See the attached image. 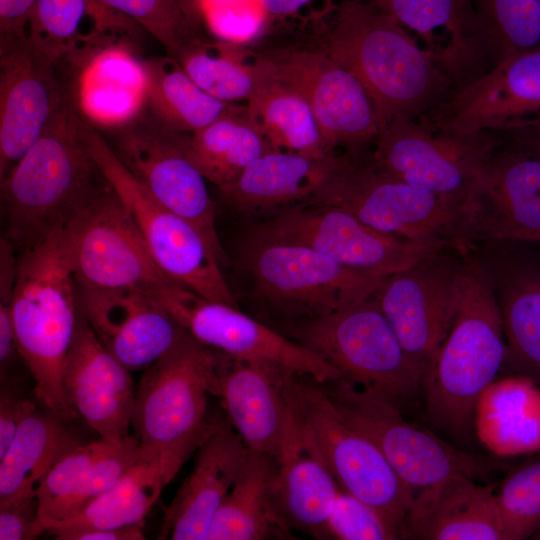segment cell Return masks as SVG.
<instances>
[{
    "label": "cell",
    "instance_id": "obj_1",
    "mask_svg": "<svg viewBox=\"0 0 540 540\" xmlns=\"http://www.w3.org/2000/svg\"><path fill=\"white\" fill-rule=\"evenodd\" d=\"M506 352L494 284L478 261L465 258L452 325L422 381L432 425L460 443L469 441L477 400L496 379Z\"/></svg>",
    "mask_w": 540,
    "mask_h": 540
},
{
    "label": "cell",
    "instance_id": "obj_2",
    "mask_svg": "<svg viewBox=\"0 0 540 540\" xmlns=\"http://www.w3.org/2000/svg\"><path fill=\"white\" fill-rule=\"evenodd\" d=\"M327 54L364 86L380 127L397 116L417 119L455 91L431 54L405 28L361 0H345L337 10Z\"/></svg>",
    "mask_w": 540,
    "mask_h": 540
},
{
    "label": "cell",
    "instance_id": "obj_3",
    "mask_svg": "<svg viewBox=\"0 0 540 540\" xmlns=\"http://www.w3.org/2000/svg\"><path fill=\"white\" fill-rule=\"evenodd\" d=\"M68 101L1 181L5 238L24 251L65 228L106 184Z\"/></svg>",
    "mask_w": 540,
    "mask_h": 540
},
{
    "label": "cell",
    "instance_id": "obj_4",
    "mask_svg": "<svg viewBox=\"0 0 540 540\" xmlns=\"http://www.w3.org/2000/svg\"><path fill=\"white\" fill-rule=\"evenodd\" d=\"M11 316L36 401L71 422L78 414L67 398L62 373L77 327L78 302L62 229L17 258Z\"/></svg>",
    "mask_w": 540,
    "mask_h": 540
},
{
    "label": "cell",
    "instance_id": "obj_5",
    "mask_svg": "<svg viewBox=\"0 0 540 540\" xmlns=\"http://www.w3.org/2000/svg\"><path fill=\"white\" fill-rule=\"evenodd\" d=\"M218 358L186 332L139 381L131 425L140 455L156 461L170 481L214 423L208 400L215 396Z\"/></svg>",
    "mask_w": 540,
    "mask_h": 540
},
{
    "label": "cell",
    "instance_id": "obj_6",
    "mask_svg": "<svg viewBox=\"0 0 540 540\" xmlns=\"http://www.w3.org/2000/svg\"><path fill=\"white\" fill-rule=\"evenodd\" d=\"M307 204L335 206L381 232L446 247L463 248L475 234L467 204L385 173L359 148L339 155L329 181Z\"/></svg>",
    "mask_w": 540,
    "mask_h": 540
},
{
    "label": "cell",
    "instance_id": "obj_7",
    "mask_svg": "<svg viewBox=\"0 0 540 540\" xmlns=\"http://www.w3.org/2000/svg\"><path fill=\"white\" fill-rule=\"evenodd\" d=\"M293 340L334 366L341 378L397 404L422 387L423 373L407 354L374 293L335 312L289 325Z\"/></svg>",
    "mask_w": 540,
    "mask_h": 540
},
{
    "label": "cell",
    "instance_id": "obj_8",
    "mask_svg": "<svg viewBox=\"0 0 540 540\" xmlns=\"http://www.w3.org/2000/svg\"><path fill=\"white\" fill-rule=\"evenodd\" d=\"M80 134L99 171L131 211L160 269L206 299L236 306L221 262L201 233L161 204L128 171L95 127L82 120Z\"/></svg>",
    "mask_w": 540,
    "mask_h": 540
},
{
    "label": "cell",
    "instance_id": "obj_9",
    "mask_svg": "<svg viewBox=\"0 0 540 540\" xmlns=\"http://www.w3.org/2000/svg\"><path fill=\"white\" fill-rule=\"evenodd\" d=\"M297 400L303 435L339 487L374 507L407 539L405 519L414 490L342 416L321 383L300 375Z\"/></svg>",
    "mask_w": 540,
    "mask_h": 540
},
{
    "label": "cell",
    "instance_id": "obj_10",
    "mask_svg": "<svg viewBox=\"0 0 540 540\" xmlns=\"http://www.w3.org/2000/svg\"><path fill=\"white\" fill-rule=\"evenodd\" d=\"M321 385L342 416L380 449L413 490L452 474L475 479L490 471L488 462L405 421L398 404L385 395L343 378Z\"/></svg>",
    "mask_w": 540,
    "mask_h": 540
},
{
    "label": "cell",
    "instance_id": "obj_11",
    "mask_svg": "<svg viewBox=\"0 0 540 540\" xmlns=\"http://www.w3.org/2000/svg\"><path fill=\"white\" fill-rule=\"evenodd\" d=\"M78 288L146 290L168 277L157 265L126 204L106 181L62 229Z\"/></svg>",
    "mask_w": 540,
    "mask_h": 540
},
{
    "label": "cell",
    "instance_id": "obj_12",
    "mask_svg": "<svg viewBox=\"0 0 540 540\" xmlns=\"http://www.w3.org/2000/svg\"><path fill=\"white\" fill-rule=\"evenodd\" d=\"M255 237L305 245L378 278L447 248L381 232L335 206L307 203L283 208L258 227Z\"/></svg>",
    "mask_w": 540,
    "mask_h": 540
},
{
    "label": "cell",
    "instance_id": "obj_13",
    "mask_svg": "<svg viewBox=\"0 0 540 540\" xmlns=\"http://www.w3.org/2000/svg\"><path fill=\"white\" fill-rule=\"evenodd\" d=\"M198 342L223 354L287 368L319 383L341 378L319 355L241 312L171 278L145 290Z\"/></svg>",
    "mask_w": 540,
    "mask_h": 540
},
{
    "label": "cell",
    "instance_id": "obj_14",
    "mask_svg": "<svg viewBox=\"0 0 540 540\" xmlns=\"http://www.w3.org/2000/svg\"><path fill=\"white\" fill-rule=\"evenodd\" d=\"M496 148L491 132H442L418 119L397 116L380 127L371 157L378 168L399 180L468 205Z\"/></svg>",
    "mask_w": 540,
    "mask_h": 540
},
{
    "label": "cell",
    "instance_id": "obj_15",
    "mask_svg": "<svg viewBox=\"0 0 540 540\" xmlns=\"http://www.w3.org/2000/svg\"><path fill=\"white\" fill-rule=\"evenodd\" d=\"M246 264L260 297L304 318L326 315L366 298L381 281L305 245L256 237Z\"/></svg>",
    "mask_w": 540,
    "mask_h": 540
},
{
    "label": "cell",
    "instance_id": "obj_16",
    "mask_svg": "<svg viewBox=\"0 0 540 540\" xmlns=\"http://www.w3.org/2000/svg\"><path fill=\"white\" fill-rule=\"evenodd\" d=\"M113 130L110 146L122 164L161 204L190 222L223 263L214 205L206 178L188 157V134L138 117Z\"/></svg>",
    "mask_w": 540,
    "mask_h": 540
},
{
    "label": "cell",
    "instance_id": "obj_17",
    "mask_svg": "<svg viewBox=\"0 0 540 540\" xmlns=\"http://www.w3.org/2000/svg\"><path fill=\"white\" fill-rule=\"evenodd\" d=\"M218 353L215 396L230 425L249 450L278 462L300 428V375L276 364Z\"/></svg>",
    "mask_w": 540,
    "mask_h": 540
},
{
    "label": "cell",
    "instance_id": "obj_18",
    "mask_svg": "<svg viewBox=\"0 0 540 540\" xmlns=\"http://www.w3.org/2000/svg\"><path fill=\"white\" fill-rule=\"evenodd\" d=\"M417 119L454 134L539 126L540 48L502 60Z\"/></svg>",
    "mask_w": 540,
    "mask_h": 540
},
{
    "label": "cell",
    "instance_id": "obj_19",
    "mask_svg": "<svg viewBox=\"0 0 540 540\" xmlns=\"http://www.w3.org/2000/svg\"><path fill=\"white\" fill-rule=\"evenodd\" d=\"M443 251L382 277L374 292L423 376L449 332L456 309L461 263L443 255Z\"/></svg>",
    "mask_w": 540,
    "mask_h": 540
},
{
    "label": "cell",
    "instance_id": "obj_20",
    "mask_svg": "<svg viewBox=\"0 0 540 540\" xmlns=\"http://www.w3.org/2000/svg\"><path fill=\"white\" fill-rule=\"evenodd\" d=\"M275 77L301 94L317 121L326 147L360 148L376 141L380 121L360 81L328 54L295 52L272 61Z\"/></svg>",
    "mask_w": 540,
    "mask_h": 540
},
{
    "label": "cell",
    "instance_id": "obj_21",
    "mask_svg": "<svg viewBox=\"0 0 540 540\" xmlns=\"http://www.w3.org/2000/svg\"><path fill=\"white\" fill-rule=\"evenodd\" d=\"M77 286V285H76ZM78 310L106 350L126 369H146L187 332L147 292L77 287Z\"/></svg>",
    "mask_w": 540,
    "mask_h": 540
},
{
    "label": "cell",
    "instance_id": "obj_22",
    "mask_svg": "<svg viewBox=\"0 0 540 540\" xmlns=\"http://www.w3.org/2000/svg\"><path fill=\"white\" fill-rule=\"evenodd\" d=\"M0 180L69 101L57 66L28 40L0 49Z\"/></svg>",
    "mask_w": 540,
    "mask_h": 540
},
{
    "label": "cell",
    "instance_id": "obj_23",
    "mask_svg": "<svg viewBox=\"0 0 540 540\" xmlns=\"http://www.w3.org/2000/svg\"><path fill=\"white\" fill-rule=\"evenodd\" d=\"M62 377L72 407L101 438L129 435L136 395L130 371L106 350L79 310Z\"/></svg>",
    "mask_w": 540,
    "mask_h": 540
},
{
    "label": "cell",
    "instance_id": "obj_24",
    "mask_svg": "<svg viewBox=\"0 0 540 540\" xmlns=\"http://www.w3.org/2000/svg\"><path fill=\"white\" fill-rule=\"evenodd\" d=\"M249 452L229 422L214 421L196 449L192 471L164 511L157 539L205 540Z\"/></svg>",
    "mask_w": 540,
    "mask_h": 540
},
{
    "label": "cell",
    "instance_id": "obj_25",
    "mask_svg": "<svg viewBox=\"0 0 540 540\" xmlns=\"http://www.w3.org/2000/svg\"><path fill=\"white\" fill-rule=\"evenodd\" d=\"M413 31L455 90L490 69L487 50L471 0H361Z\"/></svg>",
    "mask_w": 540,
    "mask_h": 540
},
{
    "label": "cell",
    "instance_id": "obj_26",
    "mask_svg": "<svg viewBox=\"0 0 540 540\" xmlns=\"http://www.w3.org/2000/svg\"><path fill=\"white\" fill-rule=\"evenodd\" d=\"M468 205L475 234L511 241L540 229V158L509 143L496 148Z\"/></svg>",
    "mask_w": 540,
    "mask_h": 540
},
{
    "label": "cell",
    "instance_id": "obj_27",
    "mask_svg": "<svg viewBox=\"0 0 540 540\" xmlns=\"http://www.w3.org/2000/svg\"><path fill=\"white\" fill-rule=\"evenodd\" d=\"M407 539L513 540L495 494L462 474L419 490L405 519Z\"/></svg>",
    "mask_w": 540,
    "mask_h": 540
},
{
    "label": "cell",
    "instance_id": "obj_28",
    "mask_svg": "<svg viewBox=\"0 0 540 540\" xmlns=\"http://www.w3.org/2000/svg\"><path fill=\"white\" fill-rule=\"evenodd\" d=\"M138 26L100 0H37L28 42L56 66L62 60L82 65L97 51L126 41Z\"/></svg>",
    "mask_w": 540,
    "mask_h": 540
},
{
    "label": "cell",
    "instance_id": "obj_29",
    "mask_svg": "<svg viewBox=\"0 0 540 540\" xmlns=\"http://www.w3.org/2000/svg\"><path fill=\"white\" fill-rule=\"evenodd\" d=\"M338 160L333 152L314 158L269 150L220 190L242 211L307 203L327 184Z\"/></svg>",
    "mask_w": 540,
    "mask_h": 540
},
{
    "label": "cell",
    "instance_id": "obj_30",
    "mask_svg": "<svg viewBox=\"0 0 540 540\" xmlns=\"http://www.w3.org/2000/svg\"><path fill=\"white\" fill-rule=\"evenodd\" d=\"M339 485L300 431L277 462L271 499L282 525L317 539H330L328 518Z\"/></svg>",
    "mask_w": 540,
    "mask_h": 540
},
{
    "label": "cell",
    "instance_id": "obj_31",
    "mask_svg": "<svg viewBox=\"0 0 540 540\" xmlns=\"http://www.w3.org/2000/svg\"><path fill=\"white\" fill-rule=\"evenodd\" d=\"M473 424L479 443L495 456L540 451V385L520 374L495 379L477 400Z\"/></svg>",
    "mask_w": 540,
    "mask_h": 540
},
{
    "label": "cell",
    "instance_id": "obj_32",
    "mask_svg": "<svg viewBox=\"0 0 540 540\" xmlns=\"http://www.w3.org/2000/svg\"><path fill=\"white\" fill-rule=\"evenodd\" d=\"M81 66L77 104L91 122L116 129L139 116L147 97L143 61L119 43L97 51Z\"/></svg>",
    "mask_w": 540,
    "mask_h": 540
},
{
    "label": "cell",
    "instance_id": "obj_33",
    "mask_svg": "<svg viewBox=\"0 0 540 540\" xmlns=\"http://www.w3.org/2000/svg\"><path fill=\"white\" fill-rule=\"evenodd\" d=\"M68 424L44 407L22 422L0 457V508L36 497L53 466L82 444Z\"/></svg>",
    "mask_w": 540,
    "mask_h": 540
},
{
    "label": "cell",
    "instance_id": "obj_34",
    "mask_svg": "<svg viewBox=\"0 0 540 540\" xmlns=\"http://www.w3.org/2000/svg\"><path fill=\"white\" fill-rule=\"evenodd\" d=\"M276 470L274 458L250 450L239 477L212 518L205 540L293 538L273 507Z\"/></svg>",
    "mask_w": 540,
    "mask_h": 540
},
{
    "label": "cell",
    "instance_id": "obj_35",
    "mask_svg": "<svg viewBox=\"0 0 540 540\" xmlns=\"http://www.w3.org/2000/svg\"><path fill=\"white\" fill-rule=\"evenodd\" d=\"M246 115L273 150L314 158L333 152L324 144L308 102L274 76L269 60H263V74L248 99Z\"/></svg>",
    "mask_w": 540,
    "mask_h": 540
},
{
    "label": "cell",
    "instance_id": "obj_36",
    "mask_svg": "<svg viewBox=\"0 0 540 540\" xmlns=\"http://www.w3.org/2000/svg\"><path fill=\"white\" fill-rule=\"evenodd\" d=\"M169 482L156 461L140 455L115 485L77 515L47 526L45 532L55 539L69 540L85 531L144 523Z\"/></svg>",
    "mask_w": 540,
    "mask_h": 540
},
{
    "label": "cell",
    "instance_id": "obj_37",
    "mask_svg": "<svg viewBox=\"0 0 540 540\" xmlns=\"http://www.w3.org/2000/svg\"><path fill=\"white\" fill-rule=\"evenodd\" d=\"M497 301L506 340L505 363L515 374L540 385V267L526 263L509 266Z\"/></svg>",
    "mask_w": 540,
    "mask_h": 540
},
{
    "label": "cell",
    "instance_id": "obj_38",
    "mask_svg": "<svg viewBox=\"0 0 540 540\" xmlns=\"http://www.w3.org/2000/svg\"><path fill=\"white\" fill-rule=\"evenodd\" d=\"M147 77L146 103L163 127L191 134L211 124L231 108L201 89L173 57L143 60Z\"/></svg>",
    "mask_w": 540,
    "mask_h": 540
},
{
    "label": "cell",
    "instance_id": "obj_39",
    "mask_svg": "<svg viewBox=\"0 0 540 540\" xmlns=\"http://www.w3.org/2000/svg\"><path fill=\"white\" fill-rule=\"evenodd\" d=\"M269 144L248 119L232 109L187 136V154L202 175L219 188L231 183Z\"/></svg>",
    "mask_w": 540,
    "mask_h": 540
},
{
    "label": "cell",
    "instance_id": "obj_40",
    "mask_svg": "<svg viewBox=\"0 0 540 540\" xmlns=\"http://www.w3.org/2000/svg\"><path fill=\"white\" fill-rule=\"evenodd\" d=\"M171 57L201 89L226 103L248 100L263 74V60L246 65L233 52L203 43L197 37L184 43Z\"/></svg>",
    "mask_w": 540,
    "mask_h": 540
},
{
    "label": "cell",
    "instance_id": "obj_41",
    "mask_svg": "<svg viewBox=\"0 0 540 540\" xmlns=\"http://www.w3.org/2000/svg\"><path fill=\"white\" fill-rule=\"evenodd\" d=\"M490 69L518 53L540 48L537 0H471Z\"/></svg>",
    "mask_w": 540,
    "mask_h": 540
},
{
    "label": "cell",
    "instance_id": "obj_42",
    "mask_svg": "<svg viewBox=\"0 0 540 540\" xmlns=\"http://www.w3.org/2000/svg\"><path fill=\"white\" fill-rule=\"evenodd\" d=\"M113 442L101 438L80 444L48 472L36 494L39 520L44 532L47 526L69 518L73 498L86 471Z\"/></svg>",
    "mask_w": 540,
    "mask_h": 540
},
{
    "label": "cell",
    "instance_id": "obj_43",
    "mask_svg": "<svg viewBox=\"0 0 540 540\" xmlns=\"http://www.w3.org/2000/svg\"><path fill=\"white\" fill-rule=\"evenodd\" d=\"M148 31L169 56L194 38L195 22L182 0H100Z\"/></svg>",
    "mask_w": 540,
    "mask_h": 540
},
{
    "label": "cell",
    "instance_id": "obj_44",
    "mask_svg": "<svg viewBox=\"0 0 540 540\" xmlns=\"http://www.w3.org/2000/svg\"><path fill=\"white\" fill-rule=\"evenodd\" d=\"M495 497L512 539L530 538L540 528V460L510 472Z\"/></svg>",
    "mask_w": 540,
    "mask_h": 540
},
{
    "label": "cell",
    "instance_id": "obj_45",
    "mask_svg": "<svg viewBox=\"0 0 540 540\" xmlns=\"http://www.w3.org/2000/svg\"><path fill=\"white\" fill-rule=\"evenodd\" d=\"M330 539L395 540L402 533L379 511L339 487L327 523Z\"/></svg>",
    "mask_w": 540,
    "mask_h": 540
},
{
    "label": "cell",
    "instance_id": "obj_46",
    "mask_svg": "<svg viewBox=\"0 0 540 540\" xmlns=\"http://www.w3.org/2000/svg\"><path fill=\"white\" fill-rule=\"evenodd\" d=\"M197 8L211 30L227 38L252 34L267 16L260 0H197Z\"/></svg>",
    "mask_w": 540,
    "mask_h": 540
},
{
    "label": "cell",
    "instance_id": "obj_47",
    "mask_svg": "<svg viewBox=\"0 0 540 540\" xmlns=\"http://www.w3.org/2000/svg\"><path fill=\"white\" fill-rule=\"evenodd\" d=\"M36 402L25 397L10 380L1 382L0 457L9 448L22 422L36 411Z\"/></svg>",
    "mask_w": 540,
    "mask_h": 540
},
{
    "label": "cell",
    "instance_id": "obj_48",
    "mask_svg": "<svg viewBox=\"0 0 540 540\" xmlns=\"http://www.w3.org/2000/svg\"><path fill=\"white\" fill-rule=\"evenodd\" d=\"M43 532L36 497L0 508L1 540H31L38 538Z\"/></svg>",
    "mask_w": 540,
    "mask_h": 540
},
{
    "label": "cell",
    "instance_id": "obj_49",
    "mask_svg": "<svg viewBox=\"0 0 540 540\" xmlns=\"http://www.w3.org/2000/svg\"><path fill=\"white\" fill-rule=\"evenodd\" d=\"M37 0H0V49L28 40L29 20Z\"/></svg>",
    "mask_w": 540,
    "mask_h": 540
},
{
    "label": "cell",
    "instance_id": "obj_50",
    "mask_svg": "<svg viewBox=\"0 0 540 540\" xmlns=\"http://www.w3.org/2000/svg\"><path fill=\"white\" fill-rule=\"evenodd\" d=\"M144 523L120 528L97 529L75 534L69 540H142Z\"/></svg>",
    "mask_w": 540,
    "mask_h": 540
},
{
    "label": "cell",
    "instance_id": "obj_51",
    "mask_svg": "<svg viewBox=\"0 0 540 540\" xmlns=\"http://www.w3.org/2000/svg\"><path fill=\"white\" fill-rule=\"evenodd\" d=\"M507 143L540 158V125L500 133Z\"/></svg>",
    "mask_w": 540,
    "mask_h": 540
},
{
    "label": "cell",
    "instance_id": "obj_52",
    "mask_svg": "<svg viewBox=\"0 0 540 540\" xmlns=\"http://www.w3.org/2000/svg\"><path fill=\"white\" fill-rule=\"evenodd\" d=\"M267 16L284 17L297 12L311 0H260Z\"/></svg>",
    "mask_w": 540,
    "mask_h": 540
},
{
    "label": "cell",
    "instance_id": "obj_53",
    "mask_svg": "<svg viewBox=\"0 0 540 540\" xmlns=\"http://www.w3.org/2000/svg\"><path fill=\"white\" fill-rule=\"evenodd\" d=\"M511 241L540 243V229L517 234Z\"/></svg>",
    "mask_w": 540,
    "mask_h": 540
},
{
    "label": "cell",
    "instance_id": "obj_54",
    "mask_svg": "<svg viewBox=\"0 0 540 540\" xmlns=\"http://www.w3.org/2000/svg\"><path fill=\"white\" fill-rule=\"evenodd\" d=\"M182 3L194 22L199 18V14L196 8V0H182Z\"/></svg>",
    "mask_w": 540,
    "mask_h": 540
},
{
    "label": "cell",
    "instance_id": "obj_55",
    "mask_svg": "<svg viewBox=\"0 0 540 540\" xmlns=\"http://www.w3.org/2000/svg\"><path fill=\"white\" fill-rule=\"evenodd\" d=\"M531 539L540 540V528L530 537Z\"/></svg>",
    "mask_w": 540,
    "mask_h": 540
},
{
    "label": "cell",
    "instance_id": "obj_56",
    "mask_svg": "<svg viewBox=\"0 0 540 540\" xmlns=\"http://www.w3.org/2000/svg\"><path fill=\"white\" fill-rule=\"evenodd\" d=\"M537 1H538V3H539V6H540V0H537Z\"/></svg>",
    "mask_w": 540,
    "mask_h": 540
}]
</instances>
